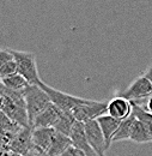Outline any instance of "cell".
I'll return each mask as SVG.
<instances>
[{"instance_id":"cell-6","label":"cell","mask_w":152,"mask_h":156,"mask_svg":"<svg viewBox=\"0 0 152 156\" xmlns=\"http://www.w3.org/2000/svg\"><path fill=\"white\" fill-rule=\"evenodd\" d=\"M54 135L55 130L52 127H33L31 154L35 156H47Z\"/></svg>"},{"instance_id":"cell-1","label":"cell","mask_w":152,"mask_h":156,"mask_svg":"<svg viewBox=\"0 0 152 156\" xmlns=\"http://www.w3.org/2000/svg\"><path fill=\"white\" fill-rule=\"evenodd\" d=\"M24 98L29 125L33 127L34 120L52 103V101L48 94L40 85H28V88L24 90Z\"/></svg>"},{"instance_id":"cell-20","label":"cell","mask_w":152,"mask_h":156,"mask_svg":"<svg viewBox=\"0 0 152 156\" xmlns=\"http://www.w3.org/2000/svg\"><path fill=\"white\" fill-rule=\"evenodd\" d=\"M15 73H17V65H16V61L12 59L0 69V79Z\"/></svg>"},{"instance_id":"cell-4","label":"cell","mask_w":152,"mask_h":156,"mask_svg":"<svg viewBox=\"0 0 152 156\" xmlns=\"http://www.w3.org/2000/svg\"><path fill=\"white\" fill-rule=\"evenodd\" d=\"M50 98L52 103H54L60 111H62L64 113H71L72 109L78 106L84 98H77V96H73V95H70L67 93H64V91H60L55 88L46 84L43 80L38 84Z\"/></svg>"},{"instance_id":"cell-15","label":"cell","mask_w":152,"mask_h":156,"mask_svg":"<svg viewBox=\"0 0 152 156\" xmlns=\"http://www.w3.org/2000/svg\"><path fill=\"white\" fill-rule=\"evenodd\" d=\"M0 82L5 88L10 90H15V91H24L28 88V85H30L25 80V78L22 77L19 73H15L5 78H1Z\"/></svg>"},{"instance_id":"cell-24","label":"cell","mask_w":152,"mask_h":156,"mask_svg":"<svg viewBox=\"0 0 152 156\" xmlns=\"http://www.w3.org/2000/svg\"><path fill=\"white\" fill-rule=\"evenodd\" d=\"M145 109L147 112L152 113V95L149 98H146V103H145Z\"/></svg>"},{"instance_id":"cell-2","label":"cell","mask_w":152,"mask_h":156,"mask_svg":"<svg viewBox=\"0 0 152 156\" xmlns=\"http://www.w3.org/2000/svg\"><path fill=\"white\" fill-rule=\"evenodd\" d=\"M11 53L13 55V60L17 65V73L22 77L25 78V80L30 85H38L42 79L38 75L37 62H36V55L31 52H23V51H16L11 49Z\"/></svg>"},{"instance_id":"cell-12","label":"cell","mask_w":152,"mask_h":156,"mask_svg":"<svg viewBox=\"0 0 152 156\" xmlns=\"http://www.w3.org/2000/svg\"><path fill=\"white\" fill-rule=\"evenodd\" d=\"M97 121L101 126L102 133L104 137V142H105V149L108 150L110 148V145L113 144V137L115 136L120 124L122 120L115 119V118L110 117L109 114H104L101 115L99 118H97Z\"/></svg>"},{"instance_id":"cell-5","label":"cell","mask_w":152,"mask_h":156,"mask_svg":"<svg viewBox=\"0 0 152 156\" xmlns=\"http://www.w3.org/2000/svg\"><path fill=\"white\" fill-rule=\"evenodd\" d=\"M151 95L152 84L144 75H140L139 77H136L125 90L117 94V96L125 98L130 101H143L149 98Z\"/></svg>"},{"instance_id":"cell-13","label":"cell","mask_w":152,"mask_h":156,"mask_svg":"<svg viewBox=\"0 0 152 156\" xmlns=\"http://www.w3.org/2000/svg\"><path fill=\"white\" fill-rule=\"evenodd\" d=\"M130 140H132L134 143H138V144H145V143H151L152 142V135L150 130L147 129V126L143 121L138 120L136 118H135V121L132 126Z\"/></svg>"},{"instance_id":"cell-14","label":"cell","mask_w":152,"mask_h":156,"mask_svg":"<svg viewBox=\"0 0 152 156\" xmlns=\"http://www.w3.org/2000/svg\"><path fill=\"white\" fill-rule=\"evenodd\" d=\"M72 147V142L71 138L66 135H62L60 132L55 131V135L53 137L50 148L48 150L47 156H60L62 155L68 148Z\"/></svg>"},{"instance_id":"cell-22","label":"cell","mask_w":152,"mask_h":156,"mask_svg":"<svg viewBox=\"0 0 152 156\" xmlns=\"http://www.w3.org/2000/svg\"><path fill=\"white\" fill-rule=\"evenodd\" d=\"M60 156H85V155H84L83 151L78 150V149L73 148V147H71V148H68L62 155H60Z\"/></svg>"},{"instance_id":"cell-3","label":"cell","mask_w":152,"mask_h":156,"mask_svg":"<svg viewBox=\"0 0 152 156\" xmlns=\"http://www.w3.org/2000/svg\"><path fill=\"white\" fill-rule=\"evenodd\" d=\"M107 111H108V102L84 98L78 106L72 109L71 113L77 121L85 122L88 120L97 119L101 115L107 114Z\"/></svg>"},{"instance_id":"cell-16","label":"cell","mask_w":152,"mask_h":156,"mask_svg":"<svg viewBox=\"0 0 152 156\" xmlns=\"http://www.w3.org/2000/svg\"><path fill=\"white\" fill-rule=\"evenodd\" d=\"M134 121H135V115L132 113V115L126 118L125 120L121 121L115 136L113 137V143L114 142H121V140H127L131 137L132 132V126H133Z\"/></svg>"},{"instance_id":"cell-17","label":"cell","mask_w":152,"mask_h":156,"mask_svg":"<svg viewBox=\"0 0 152 156\" xmlns=\"http://www.w3.org/2000/svg\"><path fill=\"white\" fill-rule=\"evenodd\" d=\"M76 121L77 120L72 115V113H64L62 112V115L60 117L57 125L54 126V130L57 132H60L62 135H66V136L70 137V133H71L72 127H73Z\"/></svg>"},{"instance_id":"cell-10","label":"cell","mask_w":152,"mask_h":156,"mask_svg":"<svg viewBox=\"0 0 152 156\" xmlns=\"http://www.w3.org/2000/svg\"><path fill=\"white\" fill-rule=\"evenodd\" d=\"M133 113V105L130 100L121 96H115L108 102V111L107 114L110 117L119 119V120H125L126 118L132 115Z\"/></svg>"},{"instance_id":"cell-26","label":"cell","mask_w":152,"mask_h":156,"mask_svg":"<svg viewBox=\"0 0 152 156\" xmlns=\"http://www.w3.org/2000/svg\"><path fill=\"white\" fill-rule=\"evenodd\" d=\"M23 156H35V155H33L31 153H29V154H25V155H23Z\"/></svg>"},{"instance_id":"cell-19","label":"cell","mask_w":152,"mask_h":156,"mask_svg":"<svg viewBox=\"0 0 152 156\" xmlns=\"http://www.w3.org/2000/svg\"><path fill=\"white\" fill-rule=\"evenodd\" d=\"M0 129L4 130V131H7V132L17 133L22 127L19 125H17L15 121H12L10 118L0 109Z\"/></svg>"},{"instance_id":"cell-23","label":"cell","mask_w":152,"mask_h":156,"mask_svg":"<svg viewBox=\"0 0 152 156\" xmlns=\"http://www.w3.org/2000/svg\"><path fill=\"white\" fill-rule=\"evenodd\" d=\"M143 75L147 78V79L151 82V84H152V64L149 66V67H147V69H146V70H145V71H144V73H143Z\"/></svg>"},{"instance_id":"cell-25","label":"cell","mask_w":152,"mask_h":156,"mask_svg":"<svg viewBox=\"0 0 152 156\" xmlns=\"http://www.w3.org/2000/svg\"><path fill=\"white\" fill-rule=\"evenodd\" d=\"M2 103H4V96H2V94L0 93V109L2 108Z\"/></svg>"},{"instance_id":"cell-7","label":"cell","mask_w":152,"mask_h":156,"mask_svg":"<svg viewBox=\"0 0 152 156\" xmlns=\"http://www.w3.org/2000/svg\"><path fill=\"white\" fill-rule=\"evenodd\" d=\"M83 124H84L86 138L89 140V144L94 149V151L97 154V156H105V151H107L105 142H104V137H103L101 126H99L97 119L88 120Z\"/></svg>"},{"instance_id":"cell-18","label":"cell","mask_w":152,"mask_h":156,"mask_svg":"<svg viewBox=\"0 0 152 156\" xmlns=\"http://www.w3.org/2000/svg\"><path fill=\"white\" fill-rule=\"evenodd\" d=\"M132 105H133V114L135 115V118L138 120L143 121L147 126V129L150 130V132L152 135V113L147 112L145 108H143L140 105H138L135 102H132Z\"/></svg>"},{"instance_id":"cell-11","label":"cell","mask_w":152,"mask_h":156,"mask_svg":"<svg viewBox=\"0 0 152 156\" xmlns=\"http://www.w3.org/2000/svg\"><path fill=\"white\" fill-rule=\"evenodd\" d=\"M62 115V111H60L54 103H50L41 114H38L33 122V127H52L57 125L60 117Z\"/></svg>"},{"instance_id":"cell-21","label":"cell","mask_w":152,"mask_h":156,"mask_svg":"<svg viewBox=\"0 0 152 156\" xmlns=\"http://www.w3.org/2000/svg\"><path fill=\"white\" fill-rule=\"evenodd\" d=\"M12 59H13V55H12L10 48H7V49H0V69L5 64H7L10 60H12Z\"/></svg>"},{"instance_id":"cell-9","label":"cell","mask_w":152,"mask_h":156,"mask_svg":"<svg viewBox=\"0 0 152 156\" xmlns=\"http://www.w3.org/2000/svg\"><path fill=\"white\" fill-rule=\"evenodd\" d=\"M31 133H33L31 126L22 127L11 140L9 149L22 156L31 153Z\"/></svg>"},{"instance_id":"cell-8","label":"cell","mask_w":152,"mask_h":156,"mask_svg":"<svg viewBox=\"0 0 152 156\" xmlns=\"http://www.w3.org/2000/svg\"><path fill=\"white\" fill-rule=\"evenodd\" d=\"M70 138L72 142V147L76 148L78 150L83 151L85 156H97L94 149L91 148V145L89 144V140L85 135V130H84V124L80 121H76L72 131L70 133Z\"/></svg>"}]
</instances>
